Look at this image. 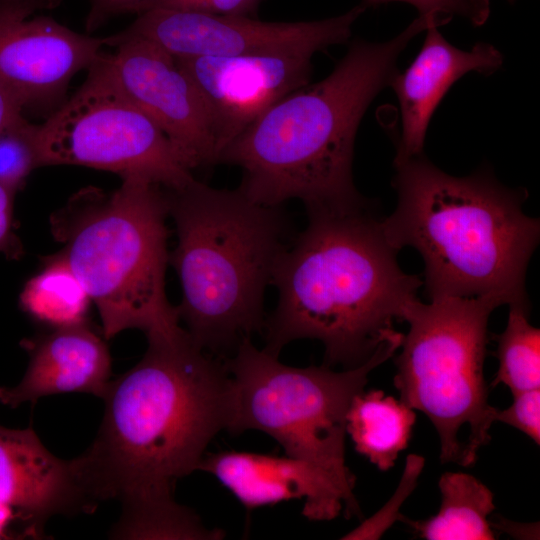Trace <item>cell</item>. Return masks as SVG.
Returning <instances> with one entry per match:
<instances>
[{"mask_svg": "<svg viewBox=\"0 0 540 540\" xmlns=\"http://www.w3.org/2000/svg\"><path fill=\"white\" fill-rule=\"evenodd\" d=\"M142 359L110 381L92 445L77 457L91 500L116 499L115 538L221 539L174 499L176 482L198 470L212 439L228 430L232 379L220 359L182 328L147 336Z\"/></svg>", "mask_w": 540, "mask_h": 540, "instance_id": "1", "label": "cell"}, {"mask_svg": "<svg viewBox=\"0 0 540 540\" xmlns=\"http://www.w3.org/2000/svg\"><path fill=\"white\" fill-rule=\"evenodd\" d=\"M307 213V227L274 268L278 301L265 320L263 350L278 357L294 340L317 339L323 365L354 368L396 331L423 281L401 270L367 205Z\"/></svg>", "mask_w": 540, "mask_h": 540, "instance_id": "2", "label": "cell"}, {"mask_svg": "<svg viewBox=\"0 0 540 540\" xmlns=\"http://www.w3.org/2000/svg\"><path fill=\"white\" fill-rule=\"evenodd\" d=\"M432 25L441 22L419 15L387 42L354 41L327 77L270 107L222 150L217 163L240 167L238 189L259 204L299 199L307 210L367 205L352 175L357 129L398 72L401 52Z\"/></svg>", "mask_w": 540, "mask_h": 540, "instance_id": "3", "label": "cell"}, {"mask_svg": "<svg viewBox=\"0 0 540 540\" xmlns=\"http://www.w3.org/2000/svg\"><path fill=\"white\" fill-rule=\"evenodd\" d=\"M394 167L398 202L382 230L398 251L419 252L427 297L529 304L525 279L540 222L523 212L526 190L505 187L488 169L449 175L423 154L395 158Z\"/></svg>", "mask_w": 540, "mask_h": 540, "instance_id": "4", "label": "cell"}, {"mask_svg": "<svg viewBox=\"0 0 540 540\" xmlns=\"http://www.w3.org/2000/svg\"><path fill=\"white\" fill-rule=\"evenodd\" d=\"M166 193L177 234L169 262L182 290L179 320L200 348L226 359L264 328L265 289L288 246L286 216L238 188L195 178Z\"/></svg>", "mask_w": 540, "mask_h": 540, "instance_id": "5", "label": "cell"}, {"mask_svg": "<svg viewBox=\"0 0 540 540\" xmlns=\"http://www.w3.org/2000/svg\"><path fill=\"white\" fill-rule=\"evenodd\" d=\"M121 178L111 192L80 190L52 215L59 256L96 305L105 339L131 328L173 334L181 327L165 290L166 189L139 176Z\"/></svg>", "mask_w": 540, "mask_h": 540, "instance_id": "6", "label": "cell"}, {"mask_svg": "<svg viewBox=\"0 0 540 540\" xmlns=\"http://www.w3.org/2000/svg\"><path fill=\"white\" fill-rule=\"evenodd\" d=\"M395 331L363 364L334 371L330 367H292L259 350L251 338L223 359L234 389L228 432L258 430L274 438L289 457L324 474L343 494L346 516H361L354 495L355 476L345 461L346 414L364 390L371 371L400 348Z\"/></svg>", "mask_w": 540, "mask_h": 540, "instance_id": "7", "label": "cell"}, {"mask_svg": "<svg viewBox=\"0 0 540 540\" xmlns=\"http://www.w3.org/2000/svg\"><path fill=\"white\" fill-rule=\"evenodd\" d=\"M501 302L492 297L413 301L409 331L395 358L400 401L424 413L440 440V461L469 467L491 440L496 408L488 402L484 361L488 322Z\"/></svg>", "mask_w": 540, "mask_h": 540, "instance_id": "8", "label": "cell"}, {"mask_svg": "<svg viewBox=\"0 0 540 540\" xmlns=\"http://www.w3.org/2000/svg\"><path fill=\"white\" fill-rule=\"evenodd\" d=\"M41 165H77L139 176L166 189L194 179L168 138L120 84L110 54L39 128Z\"/></svg>", "mask_w": 540, "mask_h": 540, "instance_id": "9", "label": "cell"}, {"mask_svg": "<svg viewBox=\"0 0 540 540\" xmlns=\"http://www.w3.org/2000/svg\"><path fill=\"white\" fill-rule=\"evenodd\" d=\"M365 9L360 4L336 17L298 22L149 9L137 13L136 19L114 36L147 40L176 58L314 55L347 42L353 24Z\"/></svg>", "mask_w": 540, "mask_h": 540, "instance_id": "10", "label": "cell"}, {"mask_svg": "<svg viewBox=\"0 0 540 540\" xmlns=\"http://www.w3.org/2000/svg\"><path fill=\"white\" fill-rule=\"evenodd\" d=\"M59 0H8L0 29V81L26 108L55 104L75 74L104 54L105 38L71 30L35 12Z\"/></svg>", "mask_w": 540, "mask_h": 540, "instance_id": "11", "label": "cell"}, {"mask_svg": "<svg viewBox=\"0 0 540 540\" xmlns=\"http://www.w3.org/2000/svg\"><path fill=\"white\" fill-rule=\"evenodd\" d=\"M113 70L132 100L154 121L189 169L216 163L206 103L175 57L141 38L106 37Z\"/></svg>", "mask_w": 540, "mask_h": 540, "instance_id": "12", "label": "cell"}, {"mask_svg": "<svg viewBox=\"0 0 540 540\" xmlns=\"http://www.w3.org/2000/svg\"><path fill=\"white\" fill-rule=\"evenodd\" d=\"M312 57L307 53L175 57L206 103L216 163L222 150L260 115L310 83Z\"/></svg>", "mask_w": 540, "mask_h": 540, "instance_id": "13", "label": "cell"}, {"mask_svg": "<svg viewBox=\"0 0 540 540\" xmlns=\"http://www.w3.org/2000/svg\"><path fill=\"white\" fill-rule=\"evenodd\" d=\"M0 504L15 514L26 535L40 536L46 520L59 513L90 512V499L77 458L53 455L34 430L0 425Z\"/></svg>", "mask_w": 540, "mask_h": 540, "instance_id": "14", "label": "cell"}, {"mask_svg": "<svg viewBox=\"0 0 540 540\" xmlns=\"http://www.w3.org/2000/svg\"><path fill=\"white\" fill-rule=\"evenodd\" d=\"M198 470L215 476L247 509L305 499L302 514L309 520H332L343 511L346 515L341 491L316 468L289 456L206 453Z\"/></svg>", "mask_w": 540, "mask_h": 540, "instance_id": "15", "label": "cell"}, {"mask_svg": "<svg viewBox=\"0 0 540 540\" xmlns=\"http://www.w3.org/2000/svg\"><path fill=\"white\" fill-rule=\"evenodd\" d=\"M429 26L421 50L404 72L390 82L395 91L401 118V133L395 158L423 154L429 121L449 88L470 71L490 74L503 62L501 53L491 44L477 43L465 51L451 45Z\"/></svg>", "mask_w": 540, "mask_h": 540, "instance_id": "16", "label": "cell"}, {"mask_svg": "<svg viewBox=\"0 0 540 540\" xmlns=\"http://www.w3.org/2000/svg\"><path fill=\"white\" fill-rule=\"evenodd\" d=\"M30 360L22 380L0 387V402L16 408L48 395L89 393L102 398L110 380L107 345L86 323L52 329L26 342Z\"/></svg>", "mask_w": 540, "mask_h": 540, "instance_id": "17", "label": "cell"}, {"mask_svg": "<svg viewBox=\"0 0 540 540\" xmlns=\"http://www.w3.org/2000/svg\"><path fill=\"white\" fill-rule=\"evenodd\" d=\"M416 422L413 409L383 391H361L352 399L346 414V433L358 453L379 470L395 465L409 444Z\"/></svg>", "mask_w": 540, "mask_h": 540, "instance_id": "18", "label": "cell"}, {"mask_svg": "<svg viewBox=\"0 0 540 540\" xmlns=\"http://www.w3.org/2000/svg\"><path fill=\"white\" fill-rule=\"evenodd\" d=\"M441 503L436 515L404 521L428 540H493L489 515L495 510L491 490L474 476L445 472L439 479Z\"/></svg>", "mask_w": 540, "mask_h": 540, "instance_id": "19", "label": "cell"}, {"mask_svg": "<svg viewBox=\"0 0 540 540\" xmlns=\"http://www.w3.org/2000/svg\"><path fill=\"white\" fill-rule=\"evenodd\" d=\"M90 297L60 257L49 261L32 277L20 295V304L33 319L51 329L86 323Z\"/></svg>", "mask_w": 540, "mask_h": 540, "instance_id": "20", "label": "cell"}, {"mask_svg": "<svg viewBox=\"0 0 540 540\" xmlns=\"http://www.w3.org/2000/svg\"><path fill=\"white\" fill-rule=\"evenodd\" d=\"M529 304L509 305L506 328L494 335L499 368L492 387L503 383L512 395L540 387V330L529 323Z\"/></svg>", "mask_w": 540, "mask_h": 540, "instance_id": "21", "label": "cell"}, {"mask_svg": "<svg viewBox=\"0 0 540 540\" xmlns=\"http://www.w3.org/2000/svg\"><path fill=\"white\" fill-rule=\"evenodd\" d=\"M39 128L20 114L0 131V183L16 192L42 166Z\"/></svg>", "mask_w": 540, "mask_h": 540, "instance_id": "22", "label": "cell"}, {"mask_svg": "<svg viewBox=\"0 0 540 540\" xmlns=\"http://www.w3.org/2000/svg\"><path fill=\"white\" fill-rule=\"evenodd\" d=\"M424 461V458L420 455L410 454L406 459L402 481L390 502L371 518L345 535L343 539H379L394 521L401 520L393 512V508L399 509L402 502L414 489L417 478L424 466Z\"/></svg>", "mask_w": 540, "mask_h": 540, "instance_id": "23", "label": "cell"}, {"mask_svg": "<svg viewBox=\"0 0 540 540\" xmlns=\"http://www.w3.org/2000/svg\"><path fill=\"white\" fill-rule=\"evenodd\" d=\"M390 1H400L414 6L419 15L436 16L450 20L459 16L475 26L482 25L490 14L489 0H363L366 7Z\"/></svg>", "mask_w": 540, "mask_h": 540, "instance_id": "24", "label": "cell"}, {"mask_svg": "<svg viewBox=\"0 0 540 540\" xmlns=\"http://www.w3.org/2000/svg\"><path fill=\"white\" fill-rule=\"evenodd\" d=\"M261 0H147L142 3L136 13L149 9H170L196 13L253 17Z\"/></svg>", "mask_w": 540, "mask_h": 540, "instance_id": "25", "label": "cell"}, {"mask_svg": "<svg viewBox=\"0 0 540 540\" xmlns=\"http://www.w3.org/2000/svg\"><path fill=\"white\" fill-rule=\"evenodd\" d=\"M512 404L504 409L496 408L494 419L510 425L540 444V390L531 389L513 395Z\"/></svg>", "mask_w": 540, "mask_h": 540, "instance_id": "26", "label": "cell"}, {"mask_svg": "<svg viewBox=\"0 0 540 540\" xmlns=\"http://www.w3.org/2000/svg\"><path fill=\"white\" fill-rule=\"evenodd\" d=\"M15 194L16 191L0 183V252L12 259H18L23 254L13 228Z\"/></svg>", "mask_w": 540, "mask_h": 540, "instance_id": "27", "label": "cell"}, {"mask_svg": "<svg viewBox=\"0 0 540 540\" xmlns=\"http://www.w3.org/2000/svg\"><path fill=\"white\" fill-rule=\"evenodd\" d=\"M145 1L147 0H88L86 31L88 33L94 32L113 17L136 13L138 7Z\"/></svg>", "mask_w": 540, "mask_h": 540, "instance_id": "28", "label": "cell"}, {"mask_svg": "<svg viewBox=\"0 0 540 540\" xmlns=\"http://www.w3.org/2000/svg\"><path fill=\"white\" fill-rule=\"evenodd\" d=\"M23 112L22 101L7 85L0 81V131Z\"/></svg>", "mask_w": 540, "mask_h": 540, "instance_id": "29", "label": "cell"}, {"mask_svg": "<svg viewBox=\"0 0 540 540\" xmlns=\"http://www.w3.org/2000/svg\"><path fill=\"white\" fill-rule=\"evenodd\" d=\"M12 523H17L15 514L9 507L0 504V538L8 535Z\"/></svg>", "mask_w": 540, "mask_h": 540, "instance_id": "30", "label": "cell"}, {"mask_svg": "<svg viewBox=\"0 0 540 540\" xmlns=\"http://www.w3.org/2000/svg\"><path fill=\"white\" fill-rule=\"evenodd\" d=\"M508 1L513 2L514 0H508Z\"/></svg>", "mask_w": 540, "mask_h": 540, "instance_id": "31", "label": "cell"}]
</instances>
